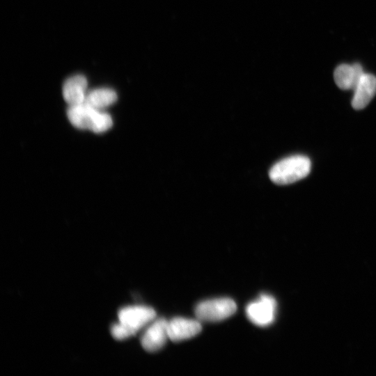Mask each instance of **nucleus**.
<instances>
[{
    "mask_svg": "<svg viewBox=\"0 0 376 376\" xmlns=\"http://www.w3.org/2000/svg\"><path fill=\"white\" fill-rule=\"evenodd\" d=\"M118 317L119 322L135 335L155 319L156 313L149 306H131L121 308Z\"/></svg>",
    "mask_w": 376,
    "mask_h": 376,
    "instance_id": "nucleus-4",
    "label": "nucleus"
},
{
    "mask_svg": "<svg viewBox=\"0 0 376 376\" xmlns=\"http://www.w3.org/2000/svg\"><path fill=\"white\" fill-rule=\"evenodd\" d=\"M168 339V321L164 318H158L146 327L141 343L146 351L154 352L161 350Z\"/></svg>",
    "mask_w": 376,
    "mask_h": 376,
    "instance_id": "nucleus-6",
    "label": "nucleus"
},
{
    "mask_svg": "<svg viewBox=\"0 0 376 376\" xmlns=\"http://www.w3.org/2000/svg\"><path fill=\"white\" fill-rule=\"evenodd\" d=\"M87 80L83 75H77L69 77L63 86V96L70 105H77L85 102Z\"/></svg>",
    "mask_w": 376,
    "mask_h": 376,
    "instance_id": "nucleus-9",
    "label": "nucleus"
},
{
    "mask_svg": "<svg viewBox=\"0 0 376 376\" xmlns=\"http://www.w3.org/2000/svg\"><path fill=\"white\" fill-rule=\"evenodd\" d=\"M363 74V68L359 63L341 64L336 68L334 77L336 85L340 88L353 90Z\"/></svg>",
    "mask_w": 376,
    "mask_h": 376,
    "instance_id": "nucleus-10",
    "label": "nucleus"
},
{
    "mask_svg": "<svg viewBox=\"0 0 376 376\" xmlns=\"http://www.w3.org/2000/svg\"><path fill=\"white\" fill-rule=\"evenodd\" d=\"M352 105L355 109H362L371 101L376 93V77L364 73L353 89Z\"/></svg>",
    "mask_w": 376,
    "mask_h": 376,
    "instance_id": "nucleus-8",
    "label": "nucleus"
},
{
    "mask_svg": "<svg viewBox=\"0 0 376 376\" xmlns=\"http://www.w3.org/2000/svg\"><path fill=\"white\" fill-rule=\"evenodd\" d=\"M67 116L75 127L82 130H89L95 133L107 131L113 124L109 114L95 109L85 102L70 106Z\"/></svg>",
    "mask_w": 376,
    "mask_h": 376,
    "instance_id": "nucleus-1",
    "label": "nucleus"
},
{
    "mask_svg": "<svg viewBox=\"0 0 376 376\" xmlns=\"http://www.w3.org/2000/svg\"><path fill=\"white\" fill-rule=\"evenodd\" d=\"M111 336L118 340H125L134 336L127 327L120 322L111 326Z\"/></svg>",
    "mask_w": 376,
    "mask_h": 376,
    "instance_id": "nucleus-12",
    "label": "nucleus"
},
{
    "mask_svg": "<svg viewBox=\"0 0 376 376\" xmlns=\"http://www.w3.org/2000/svg\"><path fill=\"white\" fill-rule=\"evenodd\" d=\"M202 329L200 321L177 317L168 321V334L171 340L179 342L198 334Z\"/></svg>",
    "mask_w": 376,
    "mask_h": 376,
    "instance_id": "nucleus-7",
    "label": "nucleus"
},
{
    "mask_svg": "<svg viewBox=\"0 0 376 376\" xmlns=\"http://www.w3.org/2000/svg\"><path fill=\"white\" fill-rule=\"evenodd\" d=\"M276 310L274 298L269 295L262 294L259 298L246 307V314L249 320L256 325L265 327L273 322Z\"/></svg>",
    "mask_w": 376,
    "mask_h": 376,
    "instance_id": "nucleus-5",
    "label": "nucleus"
},
{
    "mask_svg": "<svg viewBox=\"0 0 376 376\" xmlns=\"http://www.w3.org/2000/svg\"><path fill=\"white\" fill-rule=\"evenodd\" d=\"M311 166V161L306 156H290L278 162L271 168L269 178L277 185L291 184L307 176Z\"/></svg>",
    "mask_w": 376,
    "mask_h": 376,
    "instance_id": "nucleus-2",
    "label": "nucleus"
},
{
    "mask_svg": "<svg viewBox=\"0 0 376 376\" xmlns=\"http://www.w3.org/2000/svg\"><path fill=\"white\" fill-rule=\"evenodd\" d=\"M237 310L235 302L230 298H217L205 300L195 308V315L199 321L219 322L224 320Z\"/></svg>",
    "mask_w": 376,
    "mask_h": 376,
    "instance_id": "nucleus-3",
    "label": "nucleus"
},
{
    "mask_svg": "<svg viewBox=\"0 0 376 376\" xmlns=\"http://www.w3.org/2000/svg\"><path fill=\"white\" fill-rule=\"evenodd\" d=\"M117 100L116 92L108 88H96L87 93L85 103L98 110H102Z\"/></svg>",
    "mask_w": 376,
    "mask_h": 376,
    "instance_id": "nucleus-11",
    "label": "nucleus"
}]
</instances>
